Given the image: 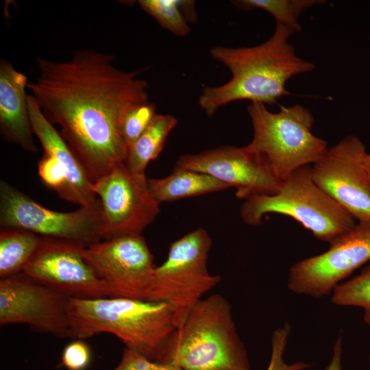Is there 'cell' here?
Returning a JSON list of instances; mask_svg holds the SVG:
<instances>
[{"instance_id":"30","label":"cell","mask_w":370,"mask_h":370,"mask_svg":"<svg viewBox=\"0 0 370 370\" xmlns=\"http://www.w3.org/2000/svg\"><path fill=\"white\" fill-rule=\"evenodd\" d=\"M364 166H365V169L367 173V180H368L369 186L370 189V153L367 152L364 158Z\"/></svg>"},{"instance_id":"7","label":"cell","mask_w":370,"mask_h":370,"mask_svg":"<svg viewBox=\"0 0 370 370\" xmlns=\"http://www.w3.org/2000/svg\"><path fill=\"white\" fill-rule=\"evenodd\" d=\"M212 246L208 232L197 228L173 241L165 261L156 267L147 300L166 303L177 328L203 295L221 280L208 269Z\"/></svg>"},{"instance_id":"19","label":"cell","mask_w":370,"mask_h":370,"mask_svg":"<svg viewBox=\"0 0 370 370\" xmlns=\"http://www.w3.org/2000/svg\"><path fill=\"white\" fill-rule=\"evenodd\" d=\"M177 123L173 116L156 114L144 132L128 148L125 163L132 175L140 180H147L145 175L147 164L158 157Z\"/></svg>"},{"instance_id":"1","label":"cell","mask_w":370,"mask_h":370,"mask_svg":"<svg viewBox=\"0 0 370 370\" xmlns=\"http://www.w3.org/2000/svg\"><path fill=\"white\" fill-rule=\"evenodd\" d=\"M114 60L93 49L75 51L66 61L39 58L38 75L27 86L46 119L61 127L93 183L125 162L122 121L149 101L148 84L138 77L147 68L123 71Z\"/></svg>"},{"instance_id":"28","label":"cell","mask_w":370,"mask_h":370,"mask_svg":"<svg viewBox=\"0 0 370 370\" xmlns=\"http://www.w3.org/2000/svg\"><path fill=\"white\" fill-rule=\"evenodd\" d=\"M91 360V351L86 343L77 339L64 349L61 365L68 370H85Z\"/></svg>"},{"instance_id":"18","label":"cell","mask_w":370,"mask_h":370,"mask_svg":"<svg viewBox=\"0 0 370 370\" xmlns=\"http://www.w3.org/2000/svg\"><path fill=\"white\" fill-rule=\"evenodd\" d=\"M147 186L150 194L159 204L230 188L208 174L175 168L165 177L147 179Z\"/></svg>"},{"instance_id":"20","label":"cell","mask_w":370,"mask_h":370,"mask_svg":"<svg viewBox=\"0 0 370 370\" xmlns=\"http://www.w3.org/2000/svg\"><path fill=\"white\" fill-rule=\"evenodd\" d=\"M41 236L17 228L1 227L0 278L20 272L36 251Z\"/></svg>"},{"instance_id":"31","label":"cell","mask_w":370,"mask_h":370,"mask_svg":"<svg viewBox=\"0 0 370 370\" xmlns=\"http://www.w3.org/2000/svg\"><path fill=\"white\" fill-rule=\"evenodd\" d=\"M369 363H370V355H369Z\"/></svg>"},{"instance_id":"26","label":"cell","mask_w":370,"mask_h":370,"mask_svg":"<svg viewBox=\"0 0 370 370\" xmlns=\"http://www.w3.org/2000/svg\"><path fill=\"white\" fill-rule=\"evenodd\" d=\"M113 370H182L174 362L152 361L141 354L124 347L119 365Z\"/></svg>"},{"instance_id":"17","label":"cell","mask_w":370,"mask_h":370,"mask_svg":"<svg viewBox=\"0 0 370 370\" xmlns=\"http://www.w3.org/2000/svg\"><path fill=\"white\" fill-rule=\"evenodd\" d=\"M27 77L3 58L0 60V131L8 142L36 152L29 119Z\"/></svg>"},{"instance_id":"6","label":"cell","mask_w":370,"mask_h":370,"mask_svg":"<svg viewBox=\"0 0 370 370\" xmlns=\"http://www.w3.org/2000/svg\"><path fill=\"white\" fill-rule=\"evenodd\" d=\"M247 112L254 128L250 144L267 157L282 181L295 170L315 163L328 149L327 142L312 133L314 118L301 105L281 106L273 113L265 104L254 102Z\"/></svg>"},{"instance_id":"10","label":"cell","mask_w":370,"mask_h":370,"mask_svg":"<svg viewBox=\"0 0 370 370\" xmlns=\"http://www.w3.org/2000/svg\"><path fill=\"white\" fill-rule=\"evenodd\" d=\"M370 260V221L356 223L330 243L325 252L294 263L287 286L296 294L319 299Z\"/></svg>"},{"instance_id":"21","label":"cell","mask_w":370,"mask_h":370,"mask_svg":"<svg viewBox=\"0 0 370 370\" xmlns=\"http://www.w3.org/2000/svg\"><path fill=\"white\" fill-rule=\"evenodd\" d=\"M318 0H236L232 3L238 9L251 10L259 8L272 14L277 23L282 24L293 32H300L301 27L297 21L301 13L316 4L322 3Z\"/></svg>"},{"instance_id":"8","label":"cell","mask_w":370,"mask_h":370,"mask_svg":"<svg viewBox=\"0 0 370 370\" xmlns=\"http://www.w3.org/2000/svg\"><path fill=\"white\" fill-rule=\"evenodd\" d=\"M86 262L110 298L147 300L156 266L141 234H124L84 247Z\"/></svg>"},{"instance_id":"29","label":"cell","mask_w":370,"mask_h":370,"mask_svg":"<svg viewBox=\"0 0 370 370\" xmlns=\"http://www.w3.org/2000/svg\"><path fill=\"white\" fill-rule=\"evenodd\" d=\"M343 340L340 334L336 339L331 360L323 370H344L342 365Z\"/></svg>"},{"instance_id":"25","label":"cell","mask_w":370,"mask_h":370,"mask_svg":"<svg viewBox=\"0 0 370 370\" xmlns=\"http://www.w3.org/2000/svg\"><path fill=\"white\" fill-rule=\"evenodd\" d=\"M291 327L288 323L276 328L271 336V352L269 365L266 370H306L311 365L304 361L288 363L284 354L291 334Z\"/></svg>"},{"instance_id":"22","label":"cell","mask_w":370,"mask_h":370,"mask_svg":"<svg viewBox=\"0 0 370 370\" xmlns=\"http://www.w3.org/2000/svg\"><path fill=\"white\" fill-rule=\"evenodd\" d=\"M331 295L330 301L335 306L362 308L364 321L370 325V264L354 278L338 284Z\"/></svg>"},{"instance_id":"13","label":"cell","mask_w":370,"mask_h":370,"mask_svg":"<svg viewBox=\"0 0 370 370\" xmlns=\"http://www.w3.org/2000/svg\"><path fill=\"white\" fill-rule=\"evenodd\" d=\"M69 297L20 272L0 278V324L71 338Z\"/></svg>"},{"instance_id":"15","label":"cell","mask_w":370,"mask_h":370,"mask_svg":"<svg viewBox=\"0 0 370 370\" xmlns=\"http://www.w3.org/2000/svg\"><path fill=\"white\" fill-rule=\"evenodd\" d=\"M80 243L42 237L23 272L69 298L108 297L102 282L84 259Z\"/></svg>"},{"instance_id":"3","label":"cell","mask_w":370,"mask_h":370,"mask_svg":"<svg viewBox=\"0 0 370 370\" xmlns=\"http://www.w3.org/2000/svg\"><path fill=\"white\" fill-rule=\"evenodd\" d=\"M71 338L86 339L106 332L127 347L156 362H167L177 327L164 302L127 298H69Z\"/></svg>"},{"instance_id":"9","label":"cell","mask_w":370,"mask_h":370,"mask_svg":"<svg viewBox=\"0 0 370 370\" xmlns=\"http://www.w3.org/2000/svg\"><path fill=\"white\" fill-rule=\"evenodd\" d=\"M0 225L86 246L101 240L100 212L86 208L66 212L51 210L3 180L0 181Z\"/></svg>"},{"instance_id":"4","label":"cell","mask_w":370,"mask_h":370,"mask_svg":"<svg viewBox=\"0 0 370 370\" xmlns=\"http://www.w3.org/2000/svg\"><path fill=\"white\" fill-rule=\"evenodd\" d=\"M167 362L182 370H250L232 306L220 294L201 299L172 337Z\"/></svg>"},{"instance_id":"5","label":"cell","mask_w":370,"mask_h":370,"mask_svg":"<svg viewBox=\"0 0 370 370\" xmlns=\"http://www.w3.org/2000/svg\"><path fill=\"white\" fill-rule=\"evenodd\" d=\"M269 213L294 219L317 239L329 243L356 224L343 207L314 183L310 165L292 172L278 193L251 196L240 209L241 219L249 225L261 224L263 216Z\"/></svg>"},{"instance_id":"14","label":"cell","mask_w":370,"mask_h":370,"mask_svg":"<svg viewBox=\"0 0 370 370\" xmlns=\"http://www.w3.org/2000/svg\"><path fill=\"white\" fill-rule=\"evenodd\" d=\"M362 140L347 135L311 167L314 183L358 222L370 221V189Z\"/></svg>"},{"instance_id":"27","label":"cell","mask_w":370,"mask_h":370,"mask_svg":"<svg viewBox=\"0 0 370 370\" xmlns=\"http://www.w3.org/2000/svg\"><path fill=\"white\" fill-rule=\"evenodd\" d=\"M38 173L46 185L55 190L63 199L66 189V177L63 169L56 160L44 153L38 164Z\"/></svg>"},{"instance_id":"24","label":"cell","mask_w":370,"mask_h":370,"mask_svg":"<svg viewBox=\"0 0 370 370\" xmlns=\"http://www.w3.org/2000/svg\"><path fill=\"white\" fill-rule=\"evenodd\" d=\"M156 106L147 101L134 106L124 116L121 133L128 148L138 139L156 115Z\"/></svg>"},{"instance_id":"2","label":"cell","mask_w":370,"mask_h":370,"mask_svg":"<svg viewBox=\"0 0 370 370\" xmlns=\"http://www.w3.org/2000/svg\"><path fill=\"white\" fill-rule=\"evenodd\" d=\"M293 33L291 28L276 23L273 35L260 45L211 48V58L224 64L232 77L223 85L205 87L199 97L200 108L212 116L220 108L238 100L272 104L289 95L286 82L314 69L313 63L299 57L288 42Z\"/></svg>"},{"instance_id":"12","label":"cell","mask_w":370,"mask_h":370,"mask_svg":"<svg viewBox=\"0 0 370 370\" xmlns=\"http://www.w3.org/2000/svg\"><path fill=\"white\" fill-rule=\"evenodd\" d=\"M92 189L101 204V240L141 234L160 213V204L150 194L147 180L132 175L125 162L95 181Z\"/></svg>"},{"instance_id":"16","label":"cell","mask_w":370,"mask_h":370,"mask_svg":"<svg viewBox=\"0 0 370 370\" xmlns=\"http://www.w3.org/2000/svg\"><path fill=\"white\" fill-rule=\"evenodd\" d=\"M29 119L34 134L44 153L53 158L66 177L64 199L101 212L100 200L92 189L93 182L80 160L61 134L44 116L34 98L27 95Z\"/></svg>"},{"instance_id":"11","label":"cell","mask_w":370,"mask_h":370,"mask_svg":"<svg viewBox=\"0 0 370 370\" xmlns=\"http://www.w3.org/2000/svg\"><path fill=\"white\" fill-rule=\"evenodd\" d=\"M174 168L208 174L234 187L236 197L244 200L256 195H275L283 184L267 157L250 143L184 154L179 157Z\"/></svg>"},{"instance_id":"23","label":"cell","mask_w":370,"mask_h":370,"mask_svg":"<svg viewBox=\"0 0 370 370\" xmlns=\"http://www.w3.org/2000/svg\"><path fill=\"white\" fill-rule=\"evenodd\" d=\"M141 9L149 14L164 29L177 36H186L190 33L187 21L181 12L180 1L139 0Z\"/></svg>"}]
</instances>
